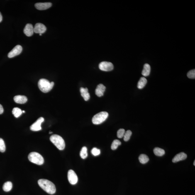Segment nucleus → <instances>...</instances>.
<instances>
[{
    "instance_id": "obj_1",
    "label": "nucleus",
    "mask_w": 195,
    "mask_h": 195,
    "mask_svg": "<svg viewBox=\"0 0 195 195\" xmlns=\"http://www.w3.org/2000/svg\"><path fill=\"white\" fill-rule=\"evenodd\" d=\"M40 187L46 192L50 194H53L56 192V189L53 183L47 180L40 179L38 181Z\"/></svg>"
},
{
    "instance_id": "obj_2",
    "label": "nucleus",
    "mask_w": 195,
    "mask_h": 195,
    "mask_svg": "<svg viewBox=\"0 0 195 195\" xmlns=\"http://www.w3.org/2000/svg\"><path fill=\"white\" fill-rule=\"evenodd\" d=\"M54 83L50 82L47 79H42L39 81L38 86L39 89L42 92L47 93L49 92L53 88Z\"/></svg>"
},
{
    "instance_id": "obj_3",
    "label": "nucleus",
    "mask_w": 195,
    "mask_h": 195,
    "mask_svg": "<svg viewBox=\"0 0 195 195\" xmlns=\"http://www.w3.org/2000/svg\"><path fill=\"white\" fill-rule=\"evenodd\" d=\"M50 140L59 150H63L65 148V141L60 135H52L50 137Z\"/></svg>"
},
{
    "instance_id": "obj_4",
    "label": "nucleus",
    "mask_w": 195,
    "mask_h": 195,
    "mask_svg": "<svg viewBox=\"0 0 195 195\" xmlns=\"http://www.w3.org/2000/svg\"><path fill=\"white\" fill-rule=\"evenodd\" d=\"M28 159L30 162L37 165H41L44 163L43 157L38 152H30L28 155Z\"/></svg>"
},
{
    "instance_id": "obj_5",
    "label": "nucleus",
    "mask_w": 195,
    "mask_h": 195,
    "mask_svg": "<svg viewBox=\"0 0 195 195\" xmlns=\"http://www.w3.org/2000/svg\"><path fill=\"white\" fill-rule=\"evenodd\" d=\"M108 113L107 112H101L95 115L92 118V122L94 124L98 125L103 123L107 118Z\"/></svg>"
},
{
    "instance_id": "obj_6",
    "label": "nucleus",
    "mask_w": 195,
    "mask_h": 195,
    "mask_svg": "<svg viewBox=\"0 0 195 195\" xmlns=\"http://www.w3.org/2000/svg\"><path fill=\"white\" fill-rule=\"evenodd\" d=\"M100 69L104 71H110L113 69V64L111 62H103L100 63L99 65Z\"/></svg>"
},
{
    "instance_id": "obj_7",
    "label": "nucleus",
    "mask_w": 195,
    "mask_h": 195,
    "mask_svg": "<svg viewBox=\"0 0 195 195\" xmlns=\"http://www.w3.org/2000/svg\"><path fill=\"white\" fill-rule=\"evenodd\" d=\"M68 178L69 183L72 185L77 184L78 179L77 174L73 170L70 169L68 173Z\"/></svg>"
},
{
    "instance_id": "obj_8",
    "label": "nucleus",
    "mask_w": 195,
    "mask_h": 195,
    "mask_svg": "<svg viewBox=\"0 0 195 195\" xmlns=\"http://www.w3.org/2000/svg\"><path fill=\"white\" fill-rule=\"evenodd\" d=\"M44 121L43 117H40L30 127V130L33 131H38L42 129L41 125Z\"/></svg>"
},
{
    "instance_id": "obj_9",
    "label": "nucleus",
    "mask_w": 195,
    "mask_h": 195,
    "mask_svg": "<svg viewBox=\"0 0 195 195\" xmlns=\"http://www.w3.org/2000/svg\"><path fill=\"white\" fill-rule=\"evenodd\" d=\"M22 50H23V48L21 46L17 45L8 53V57L9 58H12L16 56L19 55L21 53Z\"/></svg>"
},
{
    "instance_id": "obj_10",
    "label": "nucleus",
    "mask_w": 195,
    "mask_h": 195,
    "mask_svg": "<svg viewBox=\"0 0 195 195\" xmlns=\"http://www.w3.org/2000/svg\"><path fill=\"white\" fill-rule=\"evenodd\" d=\"M46 28L45 25L42 24L38 23L35 25L34 28V32L35 33L39 34H42L45 33L46 31Z\"/></svg>"
},
{
    "instance_id": "obj_11",
    "label": "nucleus",
    "mask_w": 195,
    "mask_h": 195,
    "mask_svg": "<svg viewBox=\"0 0 195 195\" xmlns=\"http://www.w3.org/2000/svg\"><path fill=\"white\" fill-rule=\"evenodd\" d=\"M52 3L50 2L38 3L35 4V7L39 10H44L51 7Z\"/></svg>"
},
{
    "instance_id": "obj_12",
    "label": "nucleus",
    "mask_w": 195,
    "mask_h": 195,
    "mask_svg": "<svg viewBox=\"0 0 195 195\" xmlns=\"http://www.w3.org/2000/svg\"><path fill=\"white\" fill-rule=\"evenodd\" d=\"M24 32L27 36H32L33 35V33H34L33 25L30 24H27L24 30Z\"/></svg>"
},
{
    "instance_id": "obj_13",
    "label": "nucleus",
    "mask_w": 195,
    "mask_h": 195,
    "mask_svg": "<svg viewBox=\"0 0 195 195\" xmlns=\"http://www.w3.org/2000/svg\"><path fill=\"white\" fill-rule=\"evenodd\" d=\"M106 88L102 84H99L97 86L96 89L95 93L96 96L98 97H101L103 96V94Z\"/></svg>"
},
{
    "instance_id": "obj_14",
    "label": "nucleus",
    "mask_w": 195,
    "mask_h": 195,
    "mask_svg": "<svg viewBox=\"0 0 195 195\" xmlns=\"http://www.w3.org/2000/svg\"><path fill=\"white\" fill-rule=\"evenodd\" d=\"M187 155L184 152H181L178 154L172 159V162L176 163L181 160H185L187 158Z\"/></svg>"
},
{
    "instance_id": "obj_15",
    "label": "nucleus",
    "mask_w": 195,
    "mask_h": 195,
    "mask_svg": "<svg viewBox=\"0 0 195 195\" xmlns=\"http://www.w3.org/2000/svg\"><path fill=\"white\" fill-rule=\"evenodd\" d=\"M14 100L15 102L16 103L19 104H24L28 101V99L25 96L18 95L15 96Z\"/></svg>"
},
{
    "instance_id": "obj_16",
    "label": "nucleus",
    "mask_w": 195,
    "mask_h": 195,
    "mask_svg": "<svg viewBox=\"0 0 195 195\" xmlns=\"http://www.w3.org/2000/svg\"><path fill=\"white\" fill-rule=\"evenodd\" d=\"M81 96L85 101H88L90 98V96L87 88H81L80 89Z\"/></svg>"
},
{
    "instance_id": "obj_17",
    "label": "nucleus",
    "mask_w": 195,
    "mask_h": 195,
    "mask_svg": "<svg viewBox=\"0 0 195 195\" xmlns=\"http://www.w3.org/2000/svg\"><path fill=\"white\" fill-rule=\"evenodd\" d=\"M151 67L148 64H145L144 65L143 68L142 70V75L145 77L149 75L150 74Z\"/></svg>"
},
{
    "instance_id": "obj_18",
    "label": "nucleus",
    "mask_w": 195,
    "mask_h": 195,
    "mask_svg": "<svg viewBox=\"0 0 195 195\" xmlns=\"http://www.w3.org/2000/svg\"><path fill=\"white\" fill-rule=\"evenodd\" d=\"M147 83L146 79L144 77H142L140 78V80L138 81V85H137V87L139 89H143L146 84Z\"/></svg>"
},
{
    "instance_id": "obj_19",
    "label": "nucleus",
    "mask_w": 195,
    "mask_h": 195,
    "mask_svg": "<svg viewBox=\"0 0 195 195\" xmlns=\"http://www.w3.org/2000/svg\"><path fill=\"white\" fill-rule=\"evenodd\" d=\"M13 188V184L10 181H7L4 183L3 186V191L8 192L11 190Z\"/></svg>"
},
{
    "instance_id": "obj_20",
    "label": "nucleus",
    "mask_w": 195,
    "mask_h": 195,
    "mask_svg": "<svg viewBox=\"0 0 195 195\" xmlns=\"http://www.w3.org/2000/svg\"><path fill=\"white\" fill-rule=\"evenodd\" d=\"M154 152L156 156H159V157L163 156L165 153V151L163 149L159 147H155L154 149Z\"/></svg>"
},
{
    "instance_id": "obj_21",
    "label": "nucleus",
    "mask_w": 195,
    "mask_h": 195,
    "mask_svg": "<svg viewBox=\"0 0 195 195\" xmlns=\"http://www.w3.org/2000/svg\"><path fill=\"white\" fill-rule=\"evenodd\" d=\"M139 160L141 163L144 164L148 162L149 159L148 156L145 154H142L139 157Z\"/></svg>"
},
{
    "instance_id": "obj_22",
    "label": "nucleus",
    "mask_w": 195,
    "mask_h": 195,
    "mask_svg": "<svg viewBox=\"0 0 195 195\" xmlns=\"http://www.w3.org/2000/svg\"><path fill=\"white\" fill-rule=\"evenodd\" d=\"M12 113L15 117L16 118H18L22 114V111L21 109L18 107H15L13 108Z\"/></svg>"
},
{
    "instance_id": "obj_23",
    "label": "nucleus",
    "mask_w": 195,
    "mask_h": 195,
    "mask_svg": "<svg viewBox=\"0 0 195 195\" xmlns=\"http://www.w3.org/2000/svg\"><path fill=\"white\" fill-rule=\"evenodd\" d=\"M80 157L83 159H85L87 157L88 154L87 153V148L86 147H83L81 149L80 152Z\"/></svg>"
},
{
    "instance_id": "obj_24",
    "label": "nucleus",
    "mask_w": 195,
    "mask_h": 195,
    "mask_svg": "<svg viewBox=\"0 0 195 195\" xmlns=\"http://www.w3.org/2000/svg\"><path fill=\"white\" fill-rule=\"evenodd\" d=\"M121 142L118 140L113 141L111 146V149L113 150H116L119 146L121 145Z\"/></svg>"
},
{
    "instance_id": "obj_25",
    "label": "nucleus",
    "mask_w": 195,
    "mask_h": 195,
    "mask_svg": "<svg viewBox=\"0 0 195 195\" xmlns=\"http://www.w3.org/2000/svg\"><path fill=\"white\" fill-rule=\"evenodd\" d=\"M132 135V132L130 130H128L125 132L124 136V140L125 141H128L130 140V137Z\"/></svg>"
},
{
    "instance_id": "obj_26",
    "label": "nucleus",
    "mask_w": 195,
    "mask_h": 195,
    "mask_svg": "<svg viewBox=\"0 0 195 195\" xmlns=\"http://www.w3.org/2000/svg\"><path fill=\"white\" fill-rule=\"evenodd\" d=\"M6 150V146L4 141L2 138H0V152H4Z\"/></svg>"
},
{
    "instance_id": "obj_27",
    "label": "nucleus",
    "mask_w": 195,
    "mask_h": 195,
    "mask_svg": "<svg viewBox=\"0 0 195 195\" xmlns=\"http://www.w3.org/2000/svg\"><path fill=\"white\" fill-rule=\"evenodd\" d=\"M125 133V130L123 129H120L117 132V137L118 138H121L124 136Z\"/></svg>"
},
{
    "instance_id": "obj_28",
    "label": "nucleus",
    "mask_w": 195,
    "mask_h": 195,
    "mask_svg": "<svg viewBox=\"0 0 195 195\" xmlns=\"http://www.w3.org/2000/svg\"><path fill=\"white\" fill-rule=\"evenodd\" d=\"M188 77L189 79H194L195 78V70L193 69L189 71L187 74Z\"/></svg>"
},
{
    "instance_id": "obj_29",
    "label": "nucleus",
    "mask_w": 195,
    "mask_h": 195,
    "mask_svg": "<svg viewBox=\"0 0 195 195\" xmlns=\"http://www.w3.org/2000/svg\"><path fill=\"white\" fill-rule=\"evenodd\" d=\"M91 152L93 155L96 156L99 155L101 153V151L99 149L96 148V147H94L91 150Z\"/></svg>"
},
{
    "instance_id": "obj_30",
    "label": "nucleus",
    "mask_w": 195,
    "mask_h": 195,
    "mask_svg": "<svg viewBox=\"0 0 195 195\" xmlns=\"http://www.w3.org/2000/svg\"><path fill=\"white\" fill-rule=\"evenodd\" d=\"M4 111V110L2 106V105L0 104V114H2Z\"/></svg>"
},
{
    "instance_id": "obj_31",
    "label": "nucleus",
    "mask_w": 195,
    "mask_h": 195,
    "mask_svg": "<svg viewBox=\"0 0 195 195\" xmlns=\"http://www.w3.org/2000/svg\"><path fill=\"white\" fill-rule=\"evenodd\" d=\"M2 16L1 15V12H0V23L2 21Z\"/></svg>"
},
{
    "instance_id": "obj_32",
    "label": "nucleus",
    "mask_w": 195,
    "mask_h": 195,
    "mask_svg": "<svg viewBox=\"0 0 195 195\" xmlns=\"http://www.w3.org/2000/svg\"><path fill=\"white\" fill-rule=\"evenodd\" d=\"M193 164H194V165L195 166V160L194 161V163H193Z\"/></svg>"
},
{
    "instance_id": "obj_33",
    "label": "nucleus",
    "mask_w": 195,
    "mask_h": 195,
    "mask_svg": "<svg viewBox=\"0 0 195 195\" xmlns=\"http://www.w3.org/2000/svg\"><path fill=\"white\" fill-rule=\"evenodd\" d=\"M52 132L50 131V132H49V134H52Z\"/></svg>"
},
{
    "instance_id": "obj_34",
    "label": "nucleus",
    "mask_w": 195,
    "mask_h": 195,
    "mask_svg": "<svg viewBox=\"0 0 195 195\" xmlns=\"http://www.w3.org/2000/svg\"><path fill=\"white\" fill-rule=\"evenodd\" d=\"M22 112H23V113H25V111H22Z\"/></svg>"
},
{
    "instance_id": "obj_35",
    "label": "nucleus",
    "mask_w": 195,
    "mask_h": 195,
    "mask_svg": "<svg viewBox=\"0 0 195 195\" xmlns=\"http://www.w3.org/2000/svg\"><path fill=\"white\" fill-rule=\"evenodd\" d=\"M42 35V34H40V35Z\"/></svg>"
}]
</instances>
